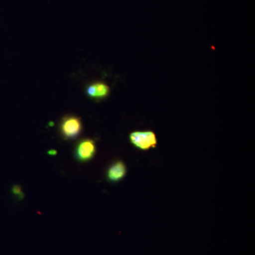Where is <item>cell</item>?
<instances>
[{
  "label": "cell",
  "instance_id": "1",
  "mask_svg": "<svg viewBox=\"0 0 255 255\" xmlns=\"http://www.w3.org/2000/svg\"><path fill=\"white\" fill-rule=\"evenodd\" d=\"M129 140L135 148L142 151L155 148L157 144L155 133L151 130L132 132Z\"/></svg>",
  "mask_w": 255,
  "mask_h": 255
},
{
  "label": "cell",
  "instance_id": "2",
  "mask_svg": "<svg viewBox=\"0 0 255 255\" xmlns=\"http://www.w3.org/2000/svg\"><path fill=\"white\" fill-rule=\"evenodd\" d=\"M60 132L65 139L73 140L78 137L82 132L81 120L75 116L65 117L60 124Z\"/></svg>",
  "mask_w": 255,
  "mask_h": 255
},
{
  "label": "cell",
  "instance_id": "3",
  "mask_svg": "<svg viewBox=\"0 0 255 255\" xmlns=\"http://www.w3.org/2000/svg\"><path fill=\"white\" fill-rule=\"evenodd\" d=\"M97 147L95 141L91 139H84L75 147V155L80 162H86L95 157Z\"/></svg>",
  "mask_w": 255,
  "mask_h": 255
},
{
  "label": "cell",
  "instance_id": "4",
  "mask_svg": "<svg viewBox=\"0 0 255 255\" xmlns=\"http://www.w3.org/2000/svg\"><path fill=\"white\" fill-rule=\"evenodd\" d=\"M127 173V167L122 161H116L111 164L107 169V178L109 182H119L126 177Z\"/></svg>",
  "mask_w": 255,
  "mask_h": 255
},
{
  "label": "cell",
  "instance_id": "5",
  "mask_svg": "<svg viewBox=\"0 0 255 255\" xmlns=\"http://www.w3.org/2000/svg\"><path fill=\"white\" fill-rule=\"evenodd\" d=\"M110 92V87L101 82L91 84L87 87L86 90L87 96L96 100H103L109 95Z\"/></svg>",
  "mask_w": 255,
  "mask_h": 255
},
{
  "label": "cell",
  "instance_id": "6",
  "mask_svg": "<svg viewBox=\"0 0 255 255\" xmlns=\"http://www.w3.org/2000/svg\"><path fill=\"white\" fill-rule=\"evenodd\" d=\"M12 191L15 195L18 196V197H21V196H22V192H21V189H20L19 187H13Z\"/></svg>",
  "mask_w": 255,
  "mask_h": 255
}]
</instances>
